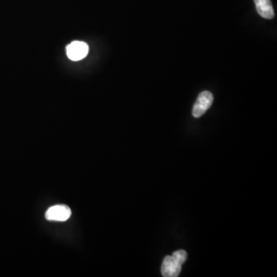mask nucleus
Listing matches in <instances>:
<instances>
[{
    "label": "nucleus",
    "mask_w": 277,
    "mask_h": 277,
    "mask_svg": "<svg viewBox=\"0 0 277 277\" xmlns=\"http://www.w3.org/2000/svg\"><path fill=\"white\" fill-rule=\"evenodd\" d=\"M187 252L183 249L176 251L172 255H166L162 264L161 273L164 277H177L186 262Z\"/></svg>",
    "instance_id": "1"
},
{
    "label": "nucleus",
    "mask_w": 277,
    "mask_h": 277,
    "mask_svg": "<svg viewBox=\"0 0 277 277\" xmlns=\"http://www.w3.org/2000/svg\"><path fill=\"white\" fill-rule=\"evenodd\" d=\"M213 103V96L209 91H203L199 95L196 103L193 106V116L195 118H199L206 113V110Z\"/></svg>",
    "instance_id": "2"
},
{
    "label": "nucleus",
    "mask_w": 277,
    "mask_h": 277,
    "mask_svg": "<svg viewBox=\"0 0 277 277\" xmlns=\"http://www.w3.org/2000/svg\"><path fill=\"white\" fill-rule=\"evenodd\" d=\"M72 211L67 205H56L49 208L46 212V218L48 220L63 222L70 219Z\"/></svg>",
    "instance_id": "3"
},
{
    "label": "nucleus",
    "mask_w": 277,
    "mask_h": 277,
    "mask_svg": "<svg viewBox=\"0 0 277 277\" xmlns=\"http://www.w3.org/2000/svg\"><path fill=\"white\" fill-rule=\"evenodd\" d=\"M67 55L70 60L77 61L82 60L88 54L89 47L83 42H73L67 47Z\"/></svg>",
    "instance_id": "4"
},
{
    "label": "nucleus",
    "mask_w": 277,
    "mask_h": 277,
    "mask_svg": "<svg viewBox=\"0 0 277 277\" xmlns=\"http://www.w3.org/2000/svg\"><path fill=\"white\" fill-rule=\"evenodd\" d=\"M258 14L266 20H272L275 17L270 0H254Z\"/></svg>",
    "instance_id": "5"
}]
</instances>
